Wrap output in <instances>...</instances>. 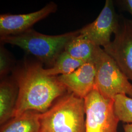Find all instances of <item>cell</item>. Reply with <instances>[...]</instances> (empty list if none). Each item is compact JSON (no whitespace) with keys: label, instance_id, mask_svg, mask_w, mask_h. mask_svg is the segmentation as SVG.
Listing matches in <instances>:
<instances>
[{"label":"cell","instance_id":"cell-7","mask_svg":"<svg viewBox=\"0 0 132 132\" xmlns=\"http://www.w3.org/2000/svg\"><path fill=\"white\" fill-rule=\"evenodd\" d=\"M114 36L113 40L103 48L132 81V21L120 19Z\"/></svg>","mask_w":132,"mask_h":132},{"label":"cell","instance_id":"cell-10","mask_svg":"<svg viewBox=\"0 0 132 132\" xmlns=\"http://www.w3.org/2000/svg\"><path fill=\"white\" fill-rule=\"evenodd\" d=\"M17 96L18 87L14 80H2L0 84L1 125L13 118Z\"/></svg>","mask_w":132,"mask_h":132},{"label":"cell","instance_id":"cell-3","mask_svg":"<svg viewBox=\"0 0 132 132\" xmlns=\"http://www.w3.org/2000/svg\"><path fill=\"white\" fill-rule=\"evenodd\" d=\"M79 34V30L57 35H48L30 29L16 35L1 37L2 43L21 48L50 68L65 51L67 44Z\"/></svg>","mask_w":132,"mask_h":132},{"label":"cell","instance_id":"cell-12","mask_svg":"<svg viewBox=\"0 0 132 132\" xmlns=\"http://www.w3.org/2000/svg\"><path fill=\"white\" fill-rule=\"evenodd\" d=\"M96 47L79 34L67 44L65 51L72 57L86 63L92 61Z\"/></svg>","mask_w":132,"mask_h":132},{"label":"cell","instance_id":"cell-15","mask_svg":"<svg viewBox=\"0 0 132 132\" xmlns=\"http://www.w3.org/2000/svg\"><path fill=\"white\" fill-rule=\"evenodd\" d=\"M14 66V62L10 56V53L1 45L0 47V76L3 78L10 71H11Z\"/></svg>","mask_w":132,"mask_h":132},{"label":"cell","instance_id":"cell-4","mask_svg":"<svg viewBox=\"0 0 132 132\" xmlns=\"http://www.w3.org/2000/svg\"><path fill=\"white\" fill-rule=\"evenodd\" d=\"M92 61L95 68L94 88L104 97L124 94L132 98V84L112 57L96 46Z\"/></svg>","mask_w":132,"mask_h":132},{"label":"cell","instance_id":"cell-1","mask_svg":"<svg viewBox=\"0 0 132 132\" xmlns=\"http://www.w3.org/2000/svg\"><path fill=\"white\" fill-rule=\"evenodd\" d=\"M40 63L25 62L14 70L18 96L13 118L28 111L44 113L68 90L57 76L46 75Z\"/></svg>","mask_w":132,"mask_h":132},{"label":"cell","instance_id":"cell-9","mask_svg":"<svg viewBox=\"0 0 132 132\" xmlns=\"http://www.w3.org/2000/svg\"><path fill=\"white\" fill-rule=\"evenodd\" d=\"M57 77L68 90L84 99L94 88V63L93 61L86 62L76 71L67 75L58 76Z\"/></svg>","mask_w":132,"mask_h":132},{"label":"cell","instance_id":"cell-5","mask_svg":"<svg viewBox=\"0 0 132 132\" xmlns=\"http://www.w3.org/2000/svg\"><path fill=\"white\" fill-rule=\"evenodd\" d=\"M84 99L85 132H117L118 122L113 99L104 97L95 88Z\"/></svg>","mask_w":132,"mask_h":132},{"label":"cell","instance_id":"cell-16","mask_svg":"<svg viewBox=\"0 0 132 132\" xmlns=\"http://www.w3.org/2000/svg\"><path fill=\"white\" fill-rule=\"evenodd\" d=\"M118 2L122 9L128 12L132 16V0H121Z\"/></svg>","mask_w":132,"mask_h":132},{"label":"cell","instance_id":"cell-14","mask_svg":"<svg viewBox=\"0 0 132 132\" xmlns=\"http://www.w3.org/2000/svg\"><path fill=\"white\" fill-rule=\"evenodd\" d=\"M113 100L114 112L119 121L132 124V97L126 94H118Z\"/></svg>","mask_w":132,"mask_h":132},{"label":"cell","instance_id":"cell-13","mask_svg":"<svg viewBox=\"0 0 132 132\" xmlns=\"http://www.w3.org/2000/svg\"><path fill=\"white\" fill-rule=\"evenodd\" d=\"M84 63L71 56L64 51L57 58L52 67L48 69L43 68V71L46 75L52 76L67 75L76 71Z\"/></svg>","mask_w":132,"mask_h":132},{"label":"cell","instance_id":"cell-2","mask_svg":"<svg viewBox=\"0 0 132 132\" xmlns=\"http://www.w3.org/2000/svg\"><path fill=\"white\" fill-rule=\"evenodd\" d=\"M40 132H85L84 99L70 93L40 114Z\"/></svg>","mask_w":132,"mask_h":132},{"label":"cell","instance_id":"cell-8","mask_svg":"<svg viewBox=\"0 0 132 132\" xmlns=\"http://www.w3.org/2000/svg\"><path fill=\"white\" fill-rule=\"evenodd\" d=\"M57 5L50 2L41 10L27 14H3L0 15L1 37L16 35L24 33L34 24L55 13Z\"/></svg>","mask_w":132,"mask_h":132},{"label":"cell","instance_id":"cell-6","mask_svg":"<svg viewBox=\"0 0 132 132\" xmlns=\"http://www.w3.org/2000/svg\"><path fill=\"white\" fill-rule=\"evenodd\" d=\"M120 18L117 14L112 0H106L103 9L92 23L79 29V34L95 46L102 48L112 41L113 34L118 29Z\"/></svg>","mask_w":132,"mask_h":132},{"label":"cell","instance_id":"cell-17","mask_svg":"<svg viewBox=\"0 0 132 132\" xmlns=\"http://www.w3.org/2000/svg\"><path fill=\"white\" fill-rule=\"evenodd\" d=\"M124 132H132V124H125L123 126Z\"/></svg>","mask_w":132,"mask_h":132},{"label":"cell","instance_id":"cell-11","mask_svg":"<svg viewBox=\"0 0 132 132\" xmlns=\"http://www.w3.org/2000/svg\"><path fill=\"white\" fill-rule=\"evenodd\" d=\"M40 113L26 111L2 125L0 132H40Z\"/></svg>","mask_w":132,"mask_h":132}]
</instances>
